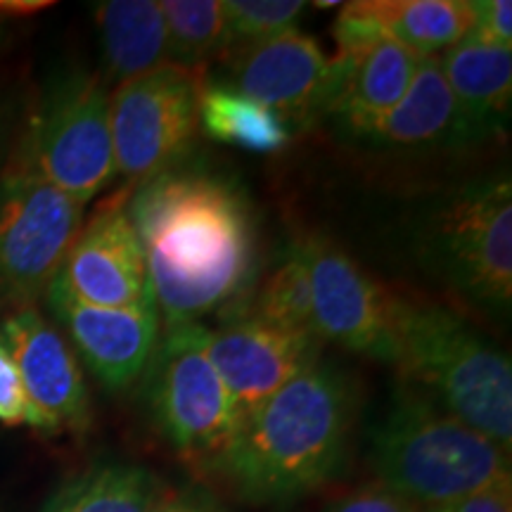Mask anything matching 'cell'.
<instances>
[{"label": "cell", "instance_id": "6da1fadb", "mask_svg": "<svg viewBox=\"0 0 512 512\" xmlns=\"http://www.w3.org/2000/svg\"><path fill=\"white\" fill-rule=\"evenodd\" d=\"M126 211L143 247L162 328L200 323L247 290L256 228L233 181L174 166L133 185Z\"/></svg>", "mask_w": 512, "mask_h": 512}, {"label": "cell", "instance_id": "7a4b0ae2", "mask_svg": "<svg viewBox=\"0 0 512 512\" xmlns=\"http://www.w3.org/2000/svg\"><path fill=\"white\" fill-rule=\"evenodd\" d=\"M354 418V389L347 377L316 363L240 422L216 472L252 503H294L337 475Z\"/></svg>", "mask_w": 512, "mask_h": 512}, {"label": "cell", "instance_id": "3957f363", "mask_svg": "<svg viewBox=\"0 0 512 512\" xmlns=\"http://www.w3.org/2000/svg\"><path fill=\"white\" fill-rule=\"evenodd\" d=\"M377 484L427 512L512 486L510 451L448 415L420 389L401 387L370 432Z\"/></svg>", "mask_w": 512, "mask_h": 512}, {"label": "cell", "instance_id": "277c9868", "mask_svg": "<svg viewBox=\"0 0 512 512\" xmlns=\"http://www.w3.org/2000/svg\"><path fill=\"white\" fill-rule=\"evenodd\" d=\"M394 366L441 411L510 451V356L463 316L439 304L399 299Z\"/></svg>", "mask_w": 512, "mask_h": 512}, {"label": "cell", "instance_id": "5b68a950", "mask_svg": "<svg viewBox=\"0 0 512 512\" xmlns=\"http://www.w3.org/2000/svg\"><path fill=\"white\" fill-rule=\"evenodd\" d=\"M110 93L100 74L81 67L55 74L31 107L10 169L53 185L86 207L117 178Z\"/></svg>", "mask_w": 512, "mask_h": 512}, {"label": "cell", "instance_id": "8992f818", "mask_svg": "<svg viewBox=\"0 0 512 512\" xmlns=\"http://www.w3.org/2000/svg\"><path fill=\"white\" fill-rule=\"evenodd\" d=\"M434 271L479 309L508 316L512 304V183L508 171L453 192L427 223Z\"/></svg>", "mask_w": 512, "mask_h": 512}, {"label": "cell", "instance_id": "52a82bcc", "mask_svg": "<svg viewBox=\"0 0 512 512\" xmlns=\"http://www.w3.org/2000/svg\"><path fill=\"white\" fill-rule=\"evenodd\" d=\"M145 373L157 427L176 456L195 470H216L238 434L240 413L207 354V328H162Z\"/></svg>", "mask_w": 512, "mask_h": 512}, {"label": "cell", "instance_id": "ba28073f", "mask_svg": "<svg viewBox=\"0 0 512 512\" xmlns=\"http://www.w3.org/2000/svg\"><path fill=\"white\" fill-rule=\"evenodd\" d=\"M202 69L166 62L119 83L110 93V131L117 176L131 185L181 166L200 133Z\"/></svg>", "mask_w": 512, "mask_h": 512}, {"label": "cell", "instance_id": "9c48e42d", "mask_svg": "<svg viewBox=\"0 0 512 512\" xmlns=\"http://www.w3.org/2000/svg\"><path fill=\"white\" fill-rule=\"evenodd\" d=\"M83 204L15 169L0 171V311L36 306L83 226Z\"/></svg>", "mask_w": 512, "mask_h": 512}, {"label": "cell", "instance_id": "30bf717a", "mask_svg": "<svg viewBox=\"0 0 512 512\" xmlns=\"http://www.w3.org/2000/svg\"><path fill=\"white\" fill-rule=\"evenodd\" d=\"M294 247L309 273L318 337L351 354L394 363L399 297L320 235L297 240Z\"/></svg>", "mask_w": 512, "mask_h": 512}, {"label": "cell", "instance_id": "8fae6325", "mask_svg": "<svg viewBox=\"0 0 512 512\" xmlns=\"http://www.w3.org/2000/svg\"><path fill=\"white\" fill-rule=\"evenodd\" d=\"M228 69L230 88L278 112L290 131L325 117L335 93V60L299 29L230 53Z\"/></svg>", "mask_w": 512, "mask_h": 512}, {"label": "cell", "instance_id": "7c38bea8", "mask_svg": "<svg viewBox=\"0 0 512 512\" xmlns=\"http://www.w3.org/2000/svg\"><path fill=\"white\" fill-rule=\"evenodd\" d=\"M0 339L22 375L34 408V430L43 434L88 430L91 392L79 358L62 332L36 306H29L3 318Z\"/></svg>", "mask_w": 512, "mask_h": 512}, {"label": "cell", "instance_id": "4fadbf2b", "mask_svg": "<svg viewBox=\"0 0 512 512\" xmlns=\"http://www.w3.org/2000/svg\"><path fill=\"white\" fill-rule=\"evenodd\" d=\"M128 195L131 188L102 204L64 256L57 278L81 302L107 309L155 306L143 247L128 221Z\"/></svg>", "mask_w": 512, "mask_h": 512}, {"label": "cell", "instance_id": "5bb4252c", "mask_svg": "<svg viewBox=\"0 0 512 512\" xmlns=\"http://www.w3.org/2000/svg\"><path fill=\"white\" fill-rule=\"evenodd\" d=\"M46 302L55 323L67 332L69 347L107 392H126L145 375L162 335L155 306L107 309L86 304L57 275L48 287Z\"/></svg>", "mask_w": 512, "mask_h": 512}, {"label": "cell", "instance_id": "9a60e30c", "mask_svg": "<svg viewBox=\"0 0 512 512\" xmlns=\"http://www.w3.org/2000/svg\"><path fill=\"white\" fill-rule=\"evenodd\" d=\"M323 339L245 316L211 332L207 354L233 396L240 422L280 387L320 363Z\"/></svg>", "mask_w": 512, "mask_h": 512}, {"label": "cell", "instance_id": "2e32d148", "mask_svg": "<svg viewBox=\"0 0 512 512\" xmlns=\"http://www.w3.org/2000/svg\"><path fill=\"white\" fill-rule=\"evenodd\" d=\"M347 136L384 150L472 145L439 67V57H420L406 95L387 114L366 121Z\"/></svg>", "mask_w": 512, "mask_h": 512}, {"label": "cell", "instance_id": "e0dca14e", "mask_svg": "<svg viewBox=\"0 0 512 512\" xmlns=\"http://www.w3.org/2000/svg\"><path fill=\"white\" fill-rule=\"evenodd\" d=\"M437 57L470 143L501 136L510 121L512 50L467 36Z\"/></svg>", "mask_w": 512, "mask_h": 512}, {"label": "cell", "instance_id": "ac0fdd59", "mask_svg": "<svg viewBox=\"0 0 512 512\" xmlns=\"http://www.w3.org/2000/svg\"><path fill=\"white\" fill-rule=\"evenodd\" d=\"M335 93L325 117H335L344 133L387 114L406 95L420 57L392 38L356 55H335Z\"/></svg>", "mask_w": 512, "mask_h": 512}, {"label": "cell", "instance_id": "d6986e66", "mask_svg": "<svg viewBox=\"0 0 512 512\" xmlns=\"http://www.w3.org/2000/svg\"><path fill=\"white\" fill-rule=\"evenodd\" d=\"M102 62L110 81L136 79L169 62L166 19L157 0H107L95 5Z\"/></svg>", "mask_w": 512, "mask_h": 512}, {"label": "cell", "instance_id": "ffe728a7", "mask_svg": "<svg viewBox=\"0 0 512 512\" xmlns=\"http://www.w3.org/2000/svg\"><path fill=\"white\" fill-rule=\"evenodd\" d=\"M164 489L143 465L102 460L57 486L41 512H152Z\"/></svg>", "mask_w": 512, "mask_h": 512}, {"label": "cell", "instance_id": "44dd1931", "mask_svg": "<svg viewBox=\"0 0 512 512\" xmlns=\"http://www.w3.org/2000/svg\"><path fill=\"white\" fill-rule=\"evenodd\" d=\"M200 128L219 143L259 152V155L280 152L292 140L290 126L278 112L219 83H204Z\"/></svg>", "mask_w": 512, "mask_h": 512}, {"label": "cell", "instance_id": "7402d4cb", "mask_svg": "<svg viewBox=\"0 0 512 512\" xmlns=\"http://www.w3.org/2000/svg\"><path fill=\"white\" fill-rule=\"evenodd\" d=\"M384 36L418 57H437L470 36V0H377Z\"/></svg>", "mask_w": 512, "mask_h": 512}, {"label": "cell", "instance_id": "603a6c76", "mask_svg": "<svg viewBox=\"0 0 512 512\" xmlns=\"http://www.w3.org/2000/svg\"><path fill=\"white\" fill-rule=\"evenodd\" d=\"M162 10L171 64L202 69L228 50L221 0H164Z\"/></svg>", "mask_w": 512, "mask_h": 512}, {"label": "cell", "instance_id": "cb8c5ba5", "mask_svg": "<svg viewBox=\"0 0 512 512\" xmlns=\"http://www.w3.org/2000/svg\"><path fill=\"white\" fill-rule=\"evenodd\" d=\"M252 316L275 328L318 335L309 273L294 245L256 292Z\"/></svg>", "mask_w": 512, "mask_h": 512}, {"label": "cell", "instance_id": "d4e9b609", "mask_svg": "<svg viewBox=\"0 0 512 512\" xmlns=\"http://www.w3.org/2000/svg\"><path fill=\"white\" fill-rule=\"evenodd\" d=\"M226 53H238L297 29L309 3L302 0H221Z\"/></svg>", "mask_w": 512, "mask_h": 512}, {"label": "cell", "instance_id": "484cf974", "mask_svg": "<svg viewBox=\"0 0 512 512\" xmlns=\"http://www.w3.org/2000/svg\"><path fill=\"white\" fill-rule=\"evenodd\" d=\"M332 38L337 43V55L363 53L387 38L377 0H354V3L339 5L335 24H332Z\"/></svg>", "mask_w": 512, "mask_h": 512}, {"label": "cell", "instance_id": "4316f807", "mask_svg": "<svg viewBox=\"0 0 512 512\" xmlns=\"http://www.w3.org/2000/svg\"><path fill=\"white\" fill-rule=\"evenodd\" d=\"M0 425L31 427L34 430V408H31L22 375L0 339Z\"/></svg>", "mask_w": 512, "mask_h": 512}, {"label": "cell", "instance_id": "83f0119b", "mask_svg": "<svg viewBox=\"0 0 512 512\" xmlns=\"http://www.w3.org/2000/svg\"><path fill=\"white\" fill-rule=\"evenodd\" d=\"M470 38L496 48L512 50V3L510 0H470Z\"/></svg>", "mask_w": 512, "mask_h": 512}, {"label": "cell", "instance_id": "f1b7e54d", "mask_svg": "<svg viewBox=\"0 0 512 512\" xmlns=\"http://www.w3.org/2000/svg\"><path fill=\"white\" fill-rule=\"evenodd\" d=\"M325 512H422L384 489L382 484H366L332 501Z\"/></svg>", "mask_w": 512, "mask_h": 512}, {"label": "cell", "instance_id": "f546056e", "mask_svg": "<svg viewBox=\"0 0 512 512\" xmlns=\"http://www.w3.org/2000/svg\"><path fill=\"white\" fill-rule=\"evenodd\" d=\"M427 512H512V486H496V489L479 491L444 508Z\"/></svg>", "mask_w": 512, "mask_h": 512}, {"label": "cell", "instance_id": "4dcf8cb0", "mask_svg": "<svg viewBox=\"0 0 512 512\" xmlns=\"http://www.w3.org/2000/svg\"><path fill=\"white\" fill-rule=\"evenodd\" d=\"M152 512H219L211 498L200 491L164 489Z\"/></svg>", "mask_w": 512, "mask_h": 512}, {"label": "cell", "instance_id": "1f68e13d", "mask_svg": "<svg viewBox=\"0 0 512 512\" xmlns=\"http://www.w3.org/2000/svg\"><path fill=\"white\" fill-rule=\"evenodd\" d=\"M53 3H46V0H24V3H0V17H10V15H31V12L46 10Z\"/></svg>", "mask_w": 512, "mask_h": 512}, {"label": "cell", "instance_id": "d6a6232c", "mask_svg": "<svg viewBox=\"0 0 512 512\" xmlns=\"http://www.w3.org/2000/svg\"><path fill=\"white\" fill-rule=\"evenodd\" d=\"M0 136H3V114H0Z\"/></svg>", "mask_w": 512, "mask_h": 512}, {"label": "cell", "instance_id": "836d02e7", "mask_svg": "<svg viewBox=\"0 0 512 512\" xmlns=\"http://www.w3.org/2000/svg\"><path fill=\"white\" fill-rule=\"evenodd\" d=\"M0 36H3V17H0Z\"/></svg>", "mask_w": 512, "mask_h": 512}]
</instances>
